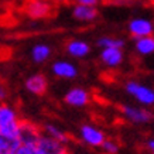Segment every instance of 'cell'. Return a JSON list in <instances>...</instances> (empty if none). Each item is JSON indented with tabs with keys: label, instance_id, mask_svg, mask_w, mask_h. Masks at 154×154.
Listing matches in <instances>:
<instances>
[{
	"label": "cell",
	"instance_id": "9a60e30c",
	"mask_svg": "<svg viewBox=\"0 0 154 154\" xmlns=\"http://www.w3.org/2000/svg\"><path fill=\"white\" fill-rule=\"evenodd\" d=\"M20 139H13L0 131V154H16L20 149Z\"/></svg>",
	"mask_w": 154,
	"mask_h": 154
},
{
	"label": "cell",
	"instance_id": "d6986e66",
	"mask_svg": "<svg viewBox=\"0 0 154 154\" xmlns=\"http://www.w3.org/2000/svg\"><path fill=\"white\" fill-rule=\"evenodd\" d=\"M96 44L102 50H105V48H119V50H122V48L125 47V41L122 38L110 37V35H105V37L98 38Z\"/></svg>",
	"mask_w": 154,
	"mask_h": 154
},
{
	"label": "cell",
	"instance_id": "d4e9b609",
	"mask_svg": "<svg viewBox=\"0 0 154 154\" xmlns=\"http://www.w3.org/2000/svg\"><path fill=\"white\" fill-rule=\"evenodd\" d=\"M105 2H107V3H125L127 0H105Z\"/></svg>",
	"mask_w": 154,
	"mask_h": 154
},
{
	"label": "cell",
	"instance_id": "7402d4cb",
	"mask_svg": "<svg viewBox=\"0 0 154 154\" xmlns=\"http://www.w3.org/2000/svg\"><path fill=\"white\" fill-rule=\"evenodd\" d=\"M76 5H81V6H89V7H96L98 3L100 0H75Z\"/></svg>",
	"mask_w": 154,
	"mask_h": 154
},
{
	"label": "cell",
	"instance_id": "ac0fdd59",
	"mask_svg": "<svg viewBox=\"0 0 154 154\" xmlns=\"http://www.w3.org/2000/svg\"><path fill=\"white\" fill-rule=\"evenodd\" d=\"M136 51L140 55H151L154 54V35L143 37L136 40Z\"/></svg>",
	"mask_w": 154,
	"mask_h": 154
},
{
	"label": "cell",
	"instance_id": "277c9868",
	"mask_svg": "<svg viewBox=\"0 0 154 154\" xmlns=\"http://www.w3.org/2000/svg\"><path fill=\"white\" fill-rule=\"evenodd\" d=\"M24 11L31 19H45L52 11V6L48 0H27Z\"/></svg>",
	"mask_w": 154,
	"mask_h": 154
},
{
	"label": "cell",
	"instance_id": "4fadbf2b",
	"mask_svg": "<svg viewBox=\"0 0 154 154\" xmlns=\"http://www.w3.org/2000/svg\"><path fill=\"white\" fill-rule=\"evenodd\" d=\"M72 17H74L76 21L91 23V21L96 20V17H98V10H96V7L75 5L74 7H72Z\"/></svg>",
	"mask_w": 154,
	"mask_h": 154
},
{
	"label": "cell",
	"instance_id": "e0dca14e",
	"mask_svg": "<svg viewBox=\"0 0 154 154\" xmlns=\"http://www.w3.org/2000/svg\"><path fill=\"white\" fill-rule=\"evenodd\" d=\"M51 57V47L47 44H35L31 50V60L37 64L45 62Z\"/></svg>",
	"mask_w": 154,
	"mask_h": 154
},
{
	"label": "cell",
	"instance_id": "603a6c76",
	"mask_svg": "<svg viewBox=\"0 0 154 154\" xmlns=\"http://www.w3.org/2000/svg\"><path fill=\"white\" fill-rule=\"evenodd\" d=\"M7 98V89L2 82H0V100H5Z\"/></svg>",
	"mask_w": 154,
	"mask_h": 154
},
{
	"label": "cell",
	"instance_id": "3957f363",
	"mask_svg": "<svg viewBox=\"0 0 154 154\" xmlns=\"http://www.w3.org/2000/svg\"><path fill=\"white\" fill-rule=\"evenodd\" d=\"M41 137H42V133L40 130V127H37L34 123H31L28 120H21L20 131H19V139L21 141V144L35 147Z\"/></svg>",
	"mask_w": 154,
	"mask_h": 154
},
{
	"label": "cell",
	"instance_id": "7c38bea8",
	"mask_svg": "<svg viewBox=\"0 0 154 154\" xmlns=\"http://www.w3.org/2000/svg\"><path fill=\"white\" fill-rule=\"evenodd\" d=\"M65 51L68 55L74 57V58H84V57L89 55L91 45L84 40H71L66 42Z\"/></svg>",
	"mask_w": 154,
	"mask_h": 154
},
{
	"label": "cell",
	"instance_id": "4316f807",
	"mask_svg": "<svg viewBox=\"0 0 154 154\" xmlns=\"http://www.w3.org/2000/svg\"><path fill=\"white\" fill-rule=\"evenodd\" d=\"M68 154H69V153H68Z\"/></svg>",
	"mask_w": 154,
	"mask_h": 154
},
{
	"label": "cell",
	"instance_id": "9c48e42d",
	"mask_svg": "<svg viewBox=\"0 0 154 154\" xmlns=\"http://www.w3.org/2000/svg\"><path fill=\"white\" fill-rule=\"evenodd\" d=\"M64 100L69 106L82 107V106H86L91 102V95H89V92L86 89L76 86V88H72L66 92L65 96H64Z\"/></svg>",
	"mask_w": 154,
	"mask_h": 154
},
{
	"label": "cell",
	"instance_id": "6da1fadb",
	"mask_svg": "<svg viewBox=\"0 0 154 154\" xmlns=\"http://www.w3.org/2000/svg\"><path fill=\"white\" fill-rule=\"evenodd\" d=\"M20 123L21 120H19L13 107L6 103H0V131L9 137L19 139Z\"/></svg>",
	"mask_w": 154,
	"mask_h": 154
},
{
	"label": "cell",
	"instance_id": "30bf717a",
	"mask_svg": "<svg viewBox=\"0 0 154 154\" xmlns=\"http://www.w3.org/2000/svg\"><path fill=\"white\" fill-rule=\"evenodd\" d=\"M51 71L57 78H61V79H72L78 76V68L72 62L65 60L55 61L51 66Z\"/></svg>",
	"mask_w": 154,
	"mask_h": 154
},
{
	"label": "cell",
	"instance_id": "5bb4252c",
	"mask_svg": "<svg viewBox=\"0 0 154 154\" xmlns=\"http://www.w3.org/2000/svg\"><path fill=\"white\" fill-rule=\"evenodd\" d=\"M100 61L109 68H116L123 62V51L119 48H105L100 52Z\"/></svg>",
	"mask_w": 154,
	"mask_h": 154
},
{
	"label": "cell",
	"instance_id": "8992f818",
	"mask_svg": "<svg viewBox=\"0 0 154 154\" xmlns=\"http://www.w3.org/2000/svg\"><path fill=\"white\" fill-rule=\"evenodd\" d=\"M123 116L126 117L131 123H149L153 120V113L147 109H141L137 106H130V105H123L120 107Z\"/></svg>",
	"mask_w": 154,
	"mask_h": 154
},
{
	"label": "cell",
	"instance_id": "5b68a950",
	"mask_svg": "<svg viewBox=\"0 0 154 154\" xmlns=\"http://www.w3.org/2000/svg\"><path fill=\"white\" fill-rule=\"evenodd\" d=\"M79 134L85 144L92 146V147H102V144L106 140L105 133L100 129H98V127L92 126V125H84V126H81Z\"/></svg>",
	"mask_w": 154,
	"mask_h": 154
},
{
	"label": "cell",
	"instance_id": "7a4b0ae2",
	"mask_svg": "<svg viewBox=\"0 0 154 154\" xmlns=\"http://www.w3.org/2000/svg\"><path fill=\"white\" fill-rule=\"evenodd\" d=\"M125 89L127 94L131 95L141 105H144V106L154 105V91L149 86H146L140 82H136V81H127Z\"/></svg>",
	"mask_w": 154,
	"mask_h": 154
},
{
	"label": "cell",
	"instance_id": "cb8c5ba5",
	"mask_svg": "<svg viewBox=\"0 0 154 154\" xmlns=\"http://www.w3.org/2000/svg\"><path fill=\"white\" fill-rule=\"evenodd\" d=\"M147 147H149L150 153L154 154V139H150V140L147 141Z\"/></svg>",
	"mask_w": 154,
	"mask_h": 154
},
{
	"label": "cell",
	"instance_id": "484cf974",
	"mask_svg": "<svg viewBox=\"0 0 154 154\" xmlns=\"http://www.w3.org/2000/svg\"><path fill=\"white\" fill-rule=\"evenodd\" d=\"M151 2H153V3H154V0H151Z\"/></svg>",
	"mask_w": 154,
	"mask_h": 154
},
{
	"label": "cell",
	"instance_id": "2e32d148",
	"mask_svg": "<svg viewBox=\"0 0 154 154\" xmlns=\"http://www.w3.org/2000/svg\"><path fill=\"white\" fill-rule=\"evenodd\" d=\"M44 134L50 136L54 140L60 141V143H62V144H65V146H66V143L69 141V136L66 134V131H64L62 129H60L58 126L52 125V123L44 125Z\"/></svg>",
	"mask_w": 154,
	"mask_h": 154
},
{
	"label": "cell",
	"instance_id": "ffe728a7",
	"mask_svg": "<svg viewBox=\"0 0 154 154\" xmlns=\"http://www.w3.org/2000/svg\"><path fill=\"white\" fill-rule=\"evenodd\" d=\"M102 151L106 154H117L119 153V146H117V143L115 140H109V139H106L105 140V143L102 144Z\"/></svg>",
	"mask_w": 154,
	"mask_h": 154
},
{
	"label": "cell",
	"instance_id": "52a82bcc",
	"mask_svg": "<svg viewBox=\"0 0 154 154\" xmlns=\"http://www.w3.org/2000/svg\"><path fill=\"white\" fill-rule=\"evenodd\" d=\"M153 31H154L153 23L147 19H143V17L133 19L130 23H129V33H130V35L134 37L136 40L153 35Z\"/></svg>",
	"mask_w": 154,
	"mask_h": 154
},
{
	"label": "cell",
	"instance_id": "44dd1931",
	"mask_svg": "<svg viewBox=\"0 0 154 154\" xmlns=\"http://www.w3.org/2000/svg\"><path fill=\"white\" fill-rule=\"evenodd\" d=\"M16 154H38L35 147H30V146H20V149L17 150Z\"/></svg>",
	"mask_w": 154,
	"mask_h": 154
},
{
	"label": "cell",
	"instance_id": "8fae6325",
	"mask_svg": "<svg viewBox=\"0 0 154 154\" xmlns=\"http://www.w3.org/2000/svg\"><path fill=\"white\" fill-rule=\"evenodd\" d=\"M48 81L41 74H34L26 79V89L34 95H44L47 92Z\"/></svg>",
	"mask_w": 154,
	"mask_h": 154
},
{
	"label": "cell",
	"instance_id": "ba28073f",
	"mask_svg": "<svg viewBox=\"0 0 154 154\" xmlns=\"http://www.w3.org/2000/svg\"><path fill=\"white\" fill-rule=\"evenodd\" d=\"M38 154H68L65 144L54 140L47 134H42L38 144L35 146Z\"/></svg>",
	"mask_w": 154,
	"mask_h": 154
}]
</instances>
